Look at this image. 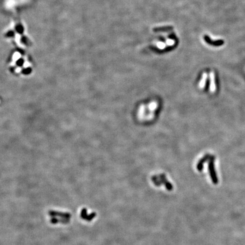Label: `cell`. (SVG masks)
I'll use <instances>...</instances> for the list:
<instances>
[{"label":"cell","mask_w":245,"mask_h":245,"mask_svg":"<svg viewBox=\"0 0 245 245\" xmlns=\"http://www.w3.org/2000/svg\"><path fill=\"white\" fill-rule=\"evenodd\" d=\"M5 38L20 50L28 48L32 44L23 24L19 19L14 20L7 28L5 32Z\"/></svg>","instance_id":"6da1fadb"},{"label":"cell","mask_w":245,"mask_h":245,"mask_svg":"<svg viewBox=\"0 0 245 245\" xmlns=\"http://www.w3.org/2000/svg\"><path fill=\"white\" fill-rule=\"evenodd\" d=\"M10 71L18 75H28L32 71V63L27 55L22 51L14 52L9 63Z\"/></svg>","instance_id":"7a4b0ae2"},{"label":"cell","mask_w":245,"mask_h":245,"mask_svg":"<svg viewBox=\"0 0 245 245\" xmlns=\"http://www.w3.org/2000/svg\"><path fill=\"white\" fill-rule=\"evenodd\" d=\"M209 173H210V175L211 179L212 180L213 183L215 184L217 183L218 180L217 178L216 174V172L215 170V166H214V161L213 159H211L209 163Z\"/></svg>","instance_id":"3957f363"},{"label":"cell","mask_w":245,"mask_h":245,"mask_svg":"<svg viewBox=\"0 0 245 245\" xmlns=\"http://www.w3.org/2000/svg\"><path fill=\"white\" fill-rule=\"evenodd\" d=\"M160 178V182H161V183H164L165 184V186L167 190H169L170 191H171L173 190V187L172 186V185L170 183L167 181V179H166V177L165 175H161L159 176Z\"/></svg>","instance_id":"277c9868"},{"label":"cell","mask_w":245,"mask_h":245,"mask_svg":"<svg viewBox=\"0 0 245 245\" xmlns=\"http://www.w3.org/2000/svg\"><path fill=\"white\" fill-rule=\"evenodd\" d=\"M211 77V87L210 90L212 93L215 92L216 90V85H215V74L213 72H211L210 74Z\"/></svg>","instance_id":"5b68a950"},{"label":"cell","mask_w":245,"mask_h":245,"mask_svg":"<svg viewBox=\"0 0 245 245\" xmlns=\"http://www.w3.org/2000/svg\"><path fill=\"white\" fill-rule=\"evenodd\" d=\"M207 78V74L206 73H204V74H203V79L201 80L200 84H199V86H200L201 88H203L204 87L205 85V82H206Z\"/></svg>","instance_id":"8992f818"},{"label":"cell","mask_w":245,"mask_h":245,"mask_svg":"<svg viewBox=\"0 0 245 245\" xmlns=\"http://www.w3.org/2000/svg\"><path fill=\"white\" fill-rule=\"evenodd\" d=\"M207 159V157L206 156L205 158H203V159L201 161L199 162V163L198 165V169L199 170H201V169H202L203 163L205 162L206 161Z\"/></svg>","instance_id":"52a82bcc"}]
</instances>
